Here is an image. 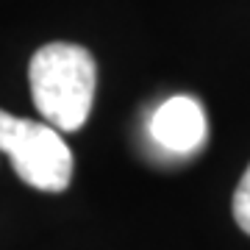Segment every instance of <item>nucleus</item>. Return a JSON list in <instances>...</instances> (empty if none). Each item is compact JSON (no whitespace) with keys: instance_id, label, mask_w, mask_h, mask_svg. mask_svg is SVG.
<instances>
[{"instance_id":"1","label":"nucleus","mask_w":250,"mask_h":250,"mask_svg":"<svg viewBox=\"0 0 250 250\" xmlns=\"http://www.w3.org/2000/svg\"><path fill=\"white\" fill-rule=\"evenodd\" d=\"M31 98L47 125L56 131H78L89 120L98 67L95 56L72 42H50L39 47L28 64Z\"/></svg>"},{"instance_id":"2","label":"nucleus","mask_w":250,"mask_h":250,"mask_svg":"<svg viewBox=\"0 0 250 250\" xmlns=\"http://www.w3.org/2000/svg\"><path fill=\"white\" fill-rule=\"evenodd\" d=\"M0 153L28 187L64 192L72 181V150L53 125L14 117L0 108Z\"/></svg>"},{"instance_id":"3","label":"nucleus","mask_w":250,"mask_h":250,"mask_svg":"<svg viewBox=\"0 0 250 250\" xmlns=\"http://www.w3.org/2000/svg\"><path fill=\"white\" fill-rule=\"evenodd\" d=\"M208 125L206 111L195 98L178 95V98L164 100L156 114L150 117V136L161 150L167 153H195L203 147Z\"/></svg>"},{"instance_id":"4","label":"nucleus","mask_w":250,"mask_h":250,"mask_svg":"<svg viewBox=\"0 0 250 250\" xmlns=\"http://www.w3.org/2000/svg\"><path fill=\"white\" fill-rule=\"evenodd\" d=\"M233 220L250 236V167L245 170L239 187L233 192Z\"/></svg>"}]
</instances>
